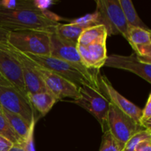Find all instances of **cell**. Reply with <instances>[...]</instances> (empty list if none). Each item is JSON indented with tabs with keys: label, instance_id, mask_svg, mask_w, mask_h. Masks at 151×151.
<instances>
[{
	"label": "cell",
	"instance_id": "obj_1",
	"mask_svg": "<svg viewBox=\"0 0 151 151\" xmlns=\"http://www.w3.org/2000/svg\"><path fill=\"white\" fill-rule=\"evenodd\" d=\"M60 19V17L48 10H6L0 7V28L8 32L34 29L52 33Z\"/></svg>",
	"mask_w": 151,
	"mask_h": 151
},
{
	"label": "cell",
	"instance_id": "obj_2",
	"mask_svg": "<svg viewBox=\"0 0 151 151\" xmlns=\"http://www.w3.org/2000/svg\"><path fill=\"white\" fill-rule=\"evenodd\" d=\"M50 35L42 30L9 32L7 44L24 54L32 55H50Z\"/></svg>",
	"mask_w": 151,
	"mask_h": 151
},
{
	"label": "cell",
	"instance_id": "obj_3",
	"mask_svg": "<svg viewBox=\"0 0 151 151\" xmlns=\"http://www.w3.org/2000/svg\"><path fill=\"white\" fill-rule=\"evenodd\" d=\"M98 24L107 30L108 36L121 35L127 40L128 27L119 0H96Z\"/></svg>",
	"mask_w": 151,
	"mask_h": 151
},
{
	"label": "cell",
	"instance_id": "obj_4",
	"mask_svg": "<svg viewBox=\"0 0 151 151\" xmlns=\"http://www.w3.org/2000/svg\"><path fill=\"white\" fill-rule=\"evenodd\" d=\"M80 97L73 103L91 114L100 123L103 132L107 131V115L110 102L100 89L90 86H81L78 88Z\"/></svg>",
	"mask_w": 151,
	"mask_h": 151
},
{
	"label": "cell",
	"instance_id": "obj_5",
	"mask_svg": "<svg viewBox=\"0 0 151 151\" xmlns=\"http://www.w3.org/2000/svg\"><path fill=\"white\" fill-rule=\"evenodd\" d=\"M50 55L69 63L99 88L98 75L100 71H93L86 67L81 60L77 46L63 42L54 32L50 35Z\"/></svg>",
	"mask_w": 151,
	"mask_h": 151
},
{
	"label": "cell",
	"instance_id": "obj_6",
	"mask_svg": "<svg viewBox=\"0 0 151 151\" xmlns=\"http://www.w3.org/2000/svg\"><path fill=\"white\" fill-rule=\"evenodd\" d=\"M24 55L35 63L55 72L59 76L65 78L68 81L73 83L78 88L81 86H90L100 89L95 86L89 80L87 79L76 68L64 60L56 58L51 55L38 56L29 54Z\"/></svg>",
	"mask_w": 151,
	"mask_h": 151
},
{
	"label": "cell",
	"instance_id": "obj_7",
	"mask_svg": "<svg viewBox=\"0 0 151 151\" xmlns=\"http://www.w3.org/2000/svg\"><path fill=\"white\" fill-rule=\"evenodd\" d=\"M0 107L19 115L29 125L36 121L35 110L27 97L13 86L0 85Z\"/></svg>",
	"mask_w": 151,
	"mask_h": 151
},
{
	"label": "cell",
	"instance_id": "obj_8",
	"mask_svg": "<svg viewBox=\"0 0 151 151\" xmlns=\"http://www.w3.org/2000/svg\"><path fill=\"white\" fill-rule=\"evenodd\" d=\"M107 129L123 147L134 134L143 130L136 121L110 103L106 120Z\"/></svg>",
	"mask_w": 151,
	"mask_h": 151
},
{
	"label": "cell",
	"instance_id": "obj_9",
	"mask_svg": "<svg viewBox=\"0 0 151 151\" xmlns=\"http://www.w3.org/2000/svg\"><path fill=\"white\" fill-rule=\"evenodd\" d=\"M0 74L27 97L21 63L12 47L0 43Z\"/></svg>",
	"mask_w": 151,
	"mask_h": 151
},
{
	"label": "cell",
	"instance_id": "obj_10",
	"mask_svg": "<svg viewBox=\"0 0 151 151\" xmlns=\"http://www.w3.org/2000/svg\"><path fill=\"white\" fill-rule=\"evenodd\" d=\"M32 63L35 72L41 77L45 84L47 90L52 94L58 101L65 98H70L73 100L79 98L78 87L55 72L41 67L32 61Z\"/></svg>",
	"mask_w": 151,
	"mask_h": 151
},
{
	"label": "cell",
	"instance_id": "obj_11",
	"mask_svg": "<svg viewBox=\"0 0 151 151\" xmlns=\"http://www.w3.org/2000/svg\"><path fill=\"white\" fill-rule=\"evenodd\" d=\"M98 83L100 90L110 103L132 118L139 125L142 109L118 92L106 75H102L100 72L98 75Z\"/></svg>",
	"mask_w": 151,
	"mask_h": 151
},
{
	"label": "cell",
	"instance_id": "obj_12",
	"mask_svg": "<svg viewBox=\"0 0 151 151\" xmlns=\"http://www.w3.org/2000/svg\"><path fill=\"white\" fill-rule=\"evenodd\" d=\"M104 66L128 71L151 83V64L140 61L134 52L128 56L111 55L107 57Z\"/></svg>",
	"mask_w": 151,
	"mask_h": 151
},
{
	"label": "cell",
	"instance_id": "obj_13",
	"mask_svg": "<svg viewBox=\"0 0 151 151\" xmlns=\"http://www.w3.org/2000/svg\"><path fill=\"white\" fill-rule=\"evenodd\" d=\"M81 58L86 67L93 71H100L107 59L106 40L90 43L86 45H77Z\"/></svg>",
	"mask_w": 151,
	"mask_h": 151
},
{
	"label": "cell",
	"instance_id": "obj_14",
	"mask_svg": "<svg viewBox=\"0 0 151 151\" xmlns=\"http://www.w3.org/2000/svg\"><path fill=\"white\" fill-rule=\"evenodd\" d=\"M151 32L150 29L129 28L127 40L134 52L142 63L151 64Z\"/></svg>",
	"mask_w": 151,
	"mask_h": 151
},
{
	"label": "cell",
	"instance_id": "obj_15",
	"mask_svg": "<svg viewBox=\"0 0 151 151\" xmlns=\"http://www.w3.org/2000/svg\"><path fill=\"white\" fill-rule=\"evenodd\" d=\"M13 50L21 63L23 81L27 94L49 91L41 77L35 72L32 66V61L29 60V58L27 57L24 53L15 50L14 48Z\"/></svg>",
	"mask_w": 151,
	"mask_h": 151
},
{
	"label": "cell",
	"instance_id": "obj_16",
	"mask_svg": "<svg viewBox=\"0 0 151 151\" xmlns=\"http://www.w3.org/2000/svg\"><path fill=\"white\" fill-rule=\"evenodd\" d=\"M27 98L35 111H38L41 116H45L58 100L50 91L27 94Z\"/></svg>",
	"mask_w": 151,
	"mask_h": 151
},
{
	"label": "cell",
	"instance_id": "obj_17",
	"mask_svg": "<svg viewBox=\"0 0 151 151\" xmlns=\"http://www.w3.org/2000/svg\"><path fill=\"white\" fill-rule=\"evenodd\" d=\"M86 28L75 24L59 23L54 33L62 41L77 46L80 36Z\"/></svg>",
	"mask_w": 151,
	"mask_h": 151
},
{
	"label": "cell",
	"instance_id": "obj_18",
	"mask_svg": "<svg viewBox=\"0 0 151 151\" xmlns=\"http://www.w3.org/2000/svg\"><path fill=\"white\" fill-rule=\"evenodd\" d=\"M1 108V107H0ZM1 111L2 112L3 115L4 116L5 119H7L8 123L10 124V127L13 128L16 134L20 137L22 139H26L29 135L32 126L35 125L36 121H34L30 125L27 123L26 121L21 117L19 115L16 114L11 113L10 111H7L5 109L1 108Z\"/></svg>",
	"mask_w": 151,
	"mask_h": 151
},
{
	"label": "cell",
	"instance_id": "obj_19",
	"mask_svg": "<svg viewBox=\"0 0 151 151\" xmlns=\"http://www.w3.org/2000/svg\"><path fill=\"white\" fill-rule=\"evenodd\" d=\"M122 10L123 11L128 29L129 28H142L149 30L150 28L142 22L139 16L134 4L131 0H119Z\"/></svg>",
	"mask_w": 151,
	"mask_h": 151
},
{
	"label": "cell",
	"instance_id": "obj_20",
	"mask_svg": "<svg viewBox=\"0 0 151 151\" xmlns=\"http://www.w3.org/2000/svg\"><path fill=\"white\" fill-rule=\"evenodd\" d=\"M107 30L103 25H94L86 28L83 31L78 40V44L86 45L95 41L107 40Z\"/></svg>",
	"mask_w": 151,
	"mask_h": 151
},
{
	"label": "cell",
	"instance_id": "obj_21",
	"mask_svg": "<svg viewBox=\"0 0 151 151\" xmlns=\"http://www.w3.org/2000/svg\"><path fill=\"white\" fill-rule=\"evenodd\" d=\"M0 136L9 140L13 144H16L24 140L22 139L10 127V124L8 123L1 112V108H0Z\"/></svg>",
	"mask_w": 151,
	"mask_h": 151
},
{
	"label": "cell",
	"instance_id": "obj_22",
	"mask_svg": "<svg viewBox=\"0 0 151 151\" xmlns=\"http://www.w3.org/2000/svg\"><path fill=\"white\" fill-rule=\"evenodd\" d=\"M0 7L6 10H17V9L38 10L34 5L33 0H1Z\"/></svg>",
	"mask_w": 151,
	"mask_h": 151
},
{
	"label": "cell",
	"instance_id": "obj_23",
	"mask_svg": "<svg viewBox=\"0 0 151 151\" xmlns=\"http://www.w3.org/2000/svg\"><path fill=\"white\" fill-rule=\"evenodd\" d=\"M123 147L116 141L109 130L103 132L99 151H122Z\"/></svg>",
	"mask_w": 151,
	"mask_h": 151
},
{
	"label": "cell",
	"instance_id": "obj_24",
	"mask_svg": "<svg viewBox=\"0 0 151 151\" xmlns=\"http://www.w3.org/2000/svg\"><path fill=\"white\" fill-rule=\"evenodd\" d=\"M147 139H151V131L143 129L138 131L125 143L122 151H134L139 143Z\"/></svg>",
	"mask_w": 151,
	"mask_h": 151
},
{
	"label": "cell",
	"instance_id": "obj_25",
	"mask_svg": "<svg viewBox=\"0 0 151 151\" xmlns=\"http://www.w3.org/2000/svg\"><path fill=\"white\" fill-rule=\"evenodd\" d=\"M35 125L32 126L29 135L26 139L16 144H13V147L9 151H35V145H34V129Z\"/></svg>",
	"mask_w": 151,
	"mask_h": 151
},
{
	"label": "cell",
	"instance_id": "obj_26",
	"mask_svg": "<svg viewBox=\"0 0 151 151\" xmlns=\"http://www.w3.org/2000/svg\"><path fill=\"white\" fill-rule=\"evenodd\" d=\"M139 125L145 130L151 131V93H150L144 109H142Z\"/></svg>",
	"mask_w": 151,
	"mask_h": 151
},
{
	"label": "cell",
	"instance_id": "obj_27",
	"mask_svg": "<svg viewBox=\"0 0 151 151\" xmlns=\"http://www.w3.org/2000/svg\"><path fill=\"white\" fill-rule=\"evenodd\" d=\"M70 23L75 24L81 25L83 27L86 29L90 27L97 25L98 24V16L96 12L94 13H90V14H86L82 17L78 18V19H73L70 22Z\"/></svg>",
	"mask_w": 151,
	"mask_h": 151
},
{
	"label": "cell",
	"instance_id": "obj_28",
	"mask_svg": "<svg viewBox=\"0 0 151 151\" xmlns=\"http://www.w3.org/2000/svg\"><path fill=\"white\" fill-rule=\"evenodd\" d=\"M33 3L35 7L38 10H41V11H44V10H47L48 7L55 4L56 2L52 0L51 1L50 0H33Z\"/></svg>",
	"mask_w": 151,
	"mask_h": 151
},
{
	"label": "cell",
	"instance_id": "obj_29",
	"mask_svg": "<svg viewBox=\"0 0 151 151\" xmlns=\"http://www.w3.org/2000/svg\"><path fill=\"white\" fill-rule=\"evenodd\" d=\"M134 151H151V139H147L139 143Z\"/></svg>",
	"mask_w": 151,
	"mask_h": 151
},
{
	"label": "cell",
	"instance_id": "obj_30",
	"mask_svg": "<svg viewBox=\"0 0 151 151\" xmlns=\"http://www.w3.org/2000/svg\"><path fill=\"white\" fill-rule=\"evenodd\" d=\"M13 145V143L9 140L0 136V151H9Z\"/></svg>",
	"mask_w": 151,
	"mask_h": 151
},
{
	"label": "cell",
	"instance_id": "obj_31",
	"mask_svg": "<svg viewBox=\"0 0 151 151\" xmlns=\"http://www.w3.org/2000/svg\"><path fill=\"white\" fill-rule=\"evenodd\" d=\"M8 32L0 28V43L7 44V35H8Z\"/></svg>",
	"mask_w": 151,
	"mask_h": 151
},
{
	"label": "cell",
	"instance_id": "obj_32",
	"mask_svg": "<svg viewBox=\"0 0 151 151\" xmlns=\"http://www.w3.org/2000/svg\"><path fill=\"white\" fill-rule=\"evenodd\" d=\"M0 85L5 86H13L11 85V83H10L4 77H2V75L1 74H0Z\"/></svg>",
	"mask_w": 151,
	"mask_h": 151
}]
</instances>
